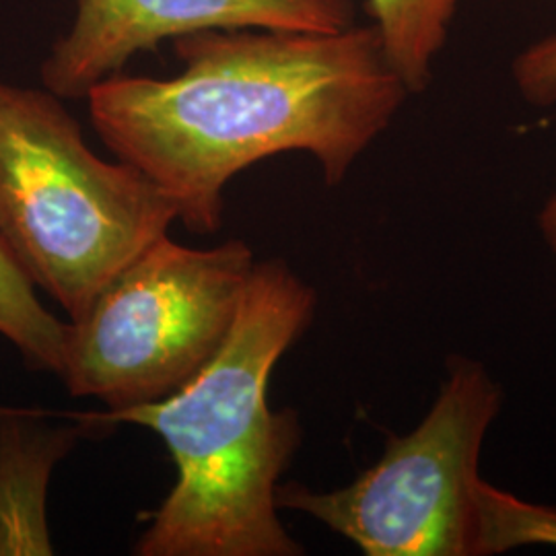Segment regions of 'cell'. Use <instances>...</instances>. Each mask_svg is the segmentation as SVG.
<instances>
[{"mask_svg": "<svg viewBox=\"0 0 556 556\" xmlns=\"http://www.w3.org/2000/svg\"><path fill=\"white\" fill-rule=\"evenodd\" d=\"M174 46L176 77L118 73L85 100L101 142L194 233L219 231L227 184L280 153H309L342 184L410 96L374 25L208 29Z\"/></svg>", "mask_w": 556, "mask_h": 556, "instance_id": "1", "label": "cell"}, {"mask_svg": "<svg viewBox=\"0 0 556 556\" xmlns=\"http://www.w3.org/2000/svg\"><path fill=\"white\" fill-rule=\"evenodd\" d=\"M318 298L282 262H256L219 353L160 402L54 413L85 431L139 425L163 439L176 484L151 516L135 555L299 556L278 519L277 486L301 443L295 410L268 406L280 357L312 324Z\"/></svg>", "mask_w": 556, "mask_h": 556, "instance_id": "2", "label": "cell"}, {"mask_svg": "<svg viewBox=\"0 0 556 556\" xmlns=\"http://www.w3.org/2000/svg\"><path fill=\"white\" fill-rule=\"evenodd\" d=\"M178 220L137 167L101 160L48 89L0 79V238L68 318Z\"/></svg>", "mask_w": 556, "mask_h": 556, "instance_id": "3", "label": "cell"}, {"mask_svg": "<svg viewBox=\"0 0 556 556\" xmlns=\"http://www.w3.org/2000/svg\"><path fill=\"white\" fill-rule=\"evenodd\" d=\"M254 266L241 239L215 248L157 239L68 321L59 378L105 410L172 396L219 353Z\"/></svg>", "mask_w": 556, "mask_h": 556, "instance_id": "4", "label": "cell"}, {"mask_svg": "<svg viewBox=\"0 0 556 556\" xmlns=\"http://www.w3.org/2000/svg\"><path fill=\"white\" fill-rule=\"evenodd\" d=\"M501 404L486 367L452 355L418 427L388 433L378 462L338 491L278 484V509L318 519L367 556H482L478 459Z\"/></svg>", "mask_w": 556, "mask_h": 556, "instance_id": "5", "label": "cell"}, {"mask_svg": "<svg viewBox=\"0 0 556 556\" xmlns=\"http://www.w3.org/2000/svg\"><path fill=\"white\" fill-rule=\"evenodd\" d=\"M349 25L351 0H77L73 25L52 46L40 75L60 100H85L161 41L208 29L337 31Z\"/></svg>", "mask_w": 556, "mask_h": 556, "instance_id": "6", "label": "cell"}, {"mask_svg": "<svg viewBox=\"0 0 556 556\" xmlns=\"http://www.w3.org/2000/svg\"><path fill=\"white\" fill-rule=\"evenodd\" d=\"M83 431L50 427L41 410L0 406V556L54 555L48 484Z\"/></svg>", "mask_w": 556, "mask_h": 556, "instance_id": "7", "label": "cell"}, {"mask_svg": "<svg viewBox=\"0 0 556 556\" xmlns=\"http://www.w3.org/2000/svg\"><path fill=\"white\" fill-rule=\"evenodd\" d=\"M459 0H369L386 59L408 93H420L433 77Z\"/></svg>", "mask_w": 556, "mask_h": 556, "instance_id": "8", "label": "cell"}, {"mask_svg": "<svg viewBox=\"0 0 556 556\" xmlns=\"http://www.w3.org/2000/svg\"><path fill=\"white\" fill-rule=\"evenodd\" d=\"M68 324L41 303L34 282L0 238V337L34 369L59 376Z\"/></svg>", "mask_w": 556, "mask_h": 556, "instance_id": "9", "label": "cell"}, {"mask_svg": "<svg viewBox=\"0 0 556 556\" xmlns=\"http://www.w3.org/2000/svg\"><path fill=\"white\" fill-rule=\"evenodd\" d=\"M482 556L519 546L556 548V507L536 505L501 491L486 480L478 484Z\"/></svg>", "mask_w": 556, "mask_h": 556, "instance_id": "10", "label": "cell"}, {"mask_svg": "<svg viewBox=\"0 0 556 556\" xmlns=\"http://www.w3.org/2000/svg\"><path fill=\"white\" fill-rule=\"evenodd\" d=\"M521 98L540 108L556 103V34L528 46L511 66ZM538 227L556 254V194L538 215Z\"/></svg>", "mask_w": 556, "mask_h": 556, "instance_id": "11", "label": "cell"}]
</instances>
